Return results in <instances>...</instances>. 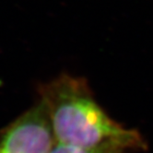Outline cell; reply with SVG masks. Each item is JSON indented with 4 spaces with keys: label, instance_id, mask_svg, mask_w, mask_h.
Here are the masks:
<instances>
[{
    "label": "cell",
    "instance_id": "cell-1",
    "mask_svg": "<svg viewBox=\"0 0 153 153\" xmlns=\"http://www.w3.org/2000/svg\"><path fill=\"white\" fill-rule=\"evenodd\" d=\"M39 93L56 143L81 148L107 144L126 149L146 148L137 130L125 128L106 114L85 79L63 74L41 85Z\"/></svg>",
    "mask_w": 153,
    "mask_h": 153
},
{
    "label": "cell",
    "instance_id": "cell-2",
    "mask_svg": "<svg viewBox=\"0 0 153 153\" xmlns=\"http://www.w3.org/2000/svg\"><path fill=\"white\" fill-rule=\"evenodd\" d=\"M56 144L50 117L41 101L0 134V153H50Z\"/></svg>",
    "mask_w": 153,
    "mask_h": 153
},
{
    "label": "cell",
    "instance_id": "cell-3",
    "mask_svg": "<svg viewBox=\"0 0 153 153\" xmlns=\"http://www.w3.org/2000/svg\"><path fill=\"white\" fill-rule=\"evenodd\" d=\"M126 150L121 146L107 144L95 148H81L56 143L50 153H124Z\"/></svg>",
    "mask_w": 153,
    "mask_h": 153
}]
</instances>
